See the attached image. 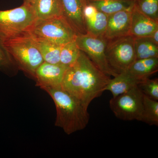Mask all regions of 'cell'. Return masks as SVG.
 I'll list each match as a JSON object with an SVG mask.
<instances>
[{
  "label": "cell",
  "instance_id": "6da1fadb",
  "mask_svg": "<svg viewBox=\"0 0 158 158\" xmlns=\"http://www.w3.org/2000/svg\"><path fill=\"white\" fill-rule=\"evenodd\" d=\"M110 77L103 73L81 51L78 59L65 72L61 88L79 99L87 108L105 91Z\"/></svg>",
  "mask_w": 158,
  "mask_h": 158
},
{
  "label": "cell",
  "instance_id": "7a4b0ae2",
  "mask_svg": "<svg viewBox=\"0 0 158 158\" xmlns=\"http://www.w3.org/2000/svg\"><path fill=\"white\" fill-rule=\"evenodd\" d=\"M43 90L51 96L56 106V126L62 128L68 135L87 127L90 119L88 108L79 99L61 87L47 88Z\"/></svg>",
  "mask_w": 158,
  "mask_h": 158
},
{
  "label": "cell",
  "instance_id": "3957f363",
  "mask_svg": "<svg viewBox=\"0 0 158 158\" xmlns=\"http://www.w3.org/2000/svg\"><path fill=\"white\" fill-rule=\"evenodd\" d=\"M3 42L19 70L34 80L36 70L44 61L31 34L25 31Z\"/></svg>",
  "mask_w": 158,
  "mask_h": 158
},
{
  "label": "cell",
  "instance_id": "277c9868",
  "mask_svg": "<svg viewBox=\"0 0 158 158\" xmlns=\"http://www.w3.org/2000/svg\"><path fill=\"white\" fill-rule=\"evenodd\" d=\"M27 31L33 37L62 46L75 39L77 35L63 15L37 19Z\"/></svg>",
  "mask_w": 158,
  "mask_h": 158
},
{
  "label": "cell",
  "instance_id": "5b68a950",
  "mask_svg": "<svg viewBox=\"0 0 158 158\" xmlns=\"http://www.w3.org/2000/svg\"><path fill=\"white\" fill-rule=\"evenodd\" d=\"M37 19L28 3L15 9L0 10V38L14 37L27 31Z\"/></svg>",
  "mask_w": 158,
  "mask_h": 158
},
{
  "label": "cell",
  "instance_id": "8992f818",
  "mask_svg": "<svg viewBox=\"0 0 158 158\" xmlns=\"http://www.w3.org/2000/svg\"><path fill=\"white\" fill-rule=\"evenodd\" d=\"M106 54L114 71L117 73L125 71L136 60L135 37L128 35L107 41Z\"/></svg>",
  "mask_w": 158,
  "mask_h": 158
},
{
  "label": "cell",
  "instance_id": "52a82bcc",
  "mask_svg": "<svg viewBox=\"0 0 158 158\" xmlns=\"http://www.w3.org/2000/svg\"><path fill=\"white\" fill-rule=\"evenodd\" d=\"M144 94L138 86L127 92L113 97L110 108L117 118L125 121H141Z\"/></svg>",
  "mask_w": 158,
  "mask_h": 158
},
{
  "label": "cell",
  "instance_id": "ba28073f",
  "mask_svg": "<svg viewBox=\"0 0 158 158\" xmlns=\"http://www.w3.org/2000/svg\"><path fill=\"white\" fill-rule=\"evenodd\" d=\"M78 47L85 53L97 68L108 76L116 77V73L110 67L106 54L107 41L104 37L88 34H77L75 38Z\"/></svg>",
  "mask_w": 158,
  "mask_h": 158
},
{
  "label": "cell",
  "instance_id": "9c48e42d",
  "mask_svg": "<svg viewBox=\"0 0 158 158\" xmlns=\"http://www.w3.org/2000/svg\"><path fill=\"white\" fill-rule=\"evenodd\" d=\"M68 67L61 64H53L44 62L35 72L36 86L41 89L61 87L62 81Z\"/></svg>",
  "mask_w": 158,
  "mask_h": 158
},
{
  "label": "cell",
  "instance_id": "30bf717a",
  "mask_svg": "<svg viewBox=\"0 0 158 158\" xmlns=\"http://www.w3.org/2000/svg\"><path fill=\"white\" fill-rule=\"evenodd\" d=\"M134 6L108 16L107 25L103 36L107 41L129 35Z\"/></svg>",
  "mask_w": 158,
  "mask_h": 158
},
{
  "label": "cell",
  "instance_id": "8fae6325",
  "mask_svg": "<svg viewBox=\"0 0 158 158\" xmlns=\"http://www.w3.org/2000/svg\"><path fill=\"white\" fill-rule=\"evenodd\" d=\"M83 12L87 34L103 37L107 25L108 15L88 4L83 8Z\"/></svg>",
  "mask_w": 158,
  "mask_h": 158
},
{
  "label": "cell",
  "instance_id": "7c38bea8",
  "mask_svg": "<svg viewBox=\"0 0 158 158\" xmlns=\"http://www.w3.org/2000/svg\"><path fill=\"white\" fill-rule=\"evenodd\" d=\"M62 15L77 34H87L83 7L80 0H61Z\"/></svg>",
  "mask_w": 158,
  "mask_h": 158
},
{
  "label": "cell",
  "instance_id": "4fadbf2b",
  "mask_svg": "<svg viewBox=\"0 0 158 158\" xmlns=\"http://www.w3.org/2000/svg\"><path fill=\"white\" fill-rule=\"evenodd\" d=\"M157 30L158 22L148 17L138 10L134 5L129 35L135 38L147 37Z\"/></svg>",
  "mask_w": 158,
  "mask_h": 158
},
{
  "label": "cell",
  "instance_id": "5bb4252c",
  "mask_svg": "<svg viewBox=\"0 0 158 158\" xmlns=\"http://www.w3.org/2000/svg\"><path fill=\"white\" fill-rule=\"evenodd\" d=\"M28 3L37 19L62 15L61 0H31Z\"/></svg>",
  "mask_w": 158,
  "mask_h": 158
},
{
  "label": "cell",
  "instance_id": "9a60e30c",
  "mask_svg": "<svg viewBox=\"0 0 158 158\" xmlns=\"http://www.w3.org/2000/svg\"><path fill=\"white\" fill-rule=\"evenodd\" d=\"M142 81L138 80L127 71L118 73L114 78L111 79L105 88V90L111 92L113 97L127 92L137 87Z\"/></svg>",
  "mask_w": 158,
  "mask_h": 158
},
{
  "label": "cell",
  "instance_id": "2e32d148",
  "mask_svg": "<svg viewBox=\"0 0 158 158\" xmlns=\"http://www.w3.org/2000/svg\"><path fill=\"white\" fill-rule=\"evenodd\" d=\"M158 70V58H152L136 60L125 71L142 81L156 73Z\"/></svg>",
  "mask_w": 158,
  "mask_h": 158
},
{
  "label": "cell",
  "instance_id": "e0dca14e",
  "mask_svg": "<svg viewBox=\"0 0 158 158\" xmlns=\"http://www.w3.org/2000/svg\"><path fill=\"white\" fill-rule=\"evenodd\" d=\"M135 2V0H86L87 4L94 6L108 16L131 8Z\"/></svg>",
  "mask_w": 158,
  "mask_h": 158
},
{
  "label": "cell",
  "instance_id": "ac0fdd59",
  "mask_svg": "<svg viewBox=\"0 0 158 158\" xmlns=\"http://www.w3.org/2000/svg\"><path fill=\"white\" fill-rule=\"evenodd\" d=\"M31 37L34 40V44L39 50L44 62L51 64H60V55L62 45L38 39L32 36Z\"/></svg>",
  "mask_w": 158,
  "mask_h": 158
},
{
  "label": "cell",
  "instance_id": "d6986e66",
  "mask_svg": "<svg viewBox=\"0 0 158 158\" xmlns=\"http://www.w3.org/2000/svg\"><path fill=\"white\" fill-rule=\"evenodd\" d=\"M136 60L158 58V45L147 37L135 38Z\"/></svg>",
  "mask_w": 158,
  "mask_h": 158
},
{
  "label": "cell",
  "instance_id": "ffe728a7",
  "mask_svg": "<svg viewBox=\"0 0 158 158\" xmlns=\"http://www.w3.org/2000/svg\"><path fill=\"white\" fill-rule=\"evenodd\" d=\"M19 69L0 38V72L10 77L15 76Z\"/></svg>",
  "mask_w": 158,
  "mask_h": 158
},
{
  "label": "cell",
  "instance_id": "44dd1931",
  "mask_svg": "<svg viewBox=\"0 0 158 158\" xmlns=\"http://www.w3.org/2000/svg\"><path fill=\"white\" fill-rule=\"evenodd\" d=\"M141 122L150 126H158V101L143 96V109Z\"/></svg>",
  "mask_w": 158,
  "mask_h": 158
},
{
  "label": "cell",
  "instance_id": "7402d4cb",
  "mask_svg": "<svg viewBox=\"0 0 158 158\" xmlns=\"http://www.w3.org/2000/svg\"><path fill=\"white\" fill-rule=\"evenodd\" d=\"M81 50L75 39L62 45L60 55V64L69 67L74 64L78 59Z\"/></svg>",
  "mask_w": 158,
  "mask_h": 158
},
{
  "label": "cell",
  "instance_id": "603a6c76",
  "mask_svg": "<svg viewBox=\"0 0 158 158\" xmlns=\"http://www.w3.org/2000/svg\"><path fill=\"white\" fill-rule=\"evenodd\" d=\"M135 6L148 17L158 22V0H135Z\"/></svg>",
  "mask_w": 158,
  "mask_h": 158
},
{
  "label": "cell",
  "instance_id": "cb8c5ba5",
  "mask_svg": "<svg viewBox=\"0 0 158 158\" xmlns=\"http://www.w3.org/2000/svg\"><path fill=\"white\" fill-rule=\"evenodd\" d=\"M138 87L145 96L158 101V80L150 79L149 77L142 80Z\"/></svg>",
  "mask_w": 158,
  "mask_h": 158
},
{
  "label": "cell",
  "instance_id": "d4e9b609",
  "mask_svg": "<svg viewBox=\"0 0 158 158\" xmlns=\"http://www.w3.org/2000/svg\"><path fill=\"white\" fill-rule=\"evenodd\" d=\"M152 42L158 45V30L151 34L148 37H147Z\"/></svg>",
  "mask_w": 158,
  "mask_h": 158
},
{
  "label": "cell",
  "instance_id": "484cf974",
  "mask_svg": "<svg viewBox=\"0 0 158 158\" xmlns=\"http://www.w3.org/2000/svg\"><path fill=\"white\" fill-rule=\"evenodd\" d=\"M81 1V4L82 5V6H83V8L86 5H87V2H86V0H80Z\"/></svg>",
  "mask_w": 158,
  "mask_h": 158
},
{
  "label": "cell",
  "instance_id": "4316f807",
  "mask_svg": "<svg viewBox=\"0 0 158 158\" xmlns=\"http://www.w3.org/2000/svg\"><path fill=\"white\" fill-rule=\"evenodd\" d=\"M31 0H23V2L28 3L29 2H31Z\"/></svg>",
  "mask_w": 158,
  "mask_h": 158
}]
</instances>
